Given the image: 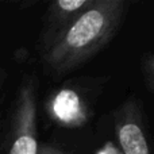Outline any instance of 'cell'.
<instances>
[{
    "mask_svg": "<svg viewBox=\"0 0 154 154\" xmlns=\"http://www.w3.org/2000/svg\"><path fill=\"white\" fill-rule=\"evenodd\" d=\"M38 149L37 82L32 77H26L16 96L8 154H38Z\"/></svg>",
    "mask_w": 154,
    "mask_h": 154,
    "instance_id": "2",
    "label": "cell"
},
{
    "mask_svg": "<svg viewBox=\"0 0 154 154\" xmlns=\"http://www.w3.org/2000/svg\"><path fill=\"white\" fill-rule=\"evenodd\" d=\"M126 0H93L92 4L42 53L46 69L65 75L103 50L123 24Z\"/></svg>",
    "mask_w": 154,
    "mask_h": 154,
    "instance_id": "1",
    "label": "cell"
},
{
    "mask_svg": "<svg viewBox=\"0 0 154 154\" xmlns=\"http://www.w3.org/2000/svg\"><path fill=\"white\" fill-rule=\"evenodd\" d=\"M38 154H65L61 149L58 147L50 146V145H45V146H41L38 149Z\"/></svg>",
    "mask_w": 154,
    "mask_h": 154,
    "instance_id": "7",
    "label": "cell"
},
{
    "mask_svg": "<svg viewBox=\"0 0 154 154\" xmlns=\"http://www.w3.org/2000/svg\"><path fill=\"white\" fill-rule=\"evenodd\" d=\"M141 70L146 89L150 93L154 91V56L153 53H145L141 60Z\"/></svg>",
    "mask_w": 154,
    "mask_h": 154,
    "instance_id": "6",
    "label": "cell"
},
{
    "mask_svg": "<svg viewBox=\"0 0 154 154\" xmlns=\"http://www.w3.org/2000/svg\"><path fill=\"white\" fill-rule=\"evenodd\" d=\"M93 0H57L50 3L41 35L42 53L92 4Z\"/></svg>",
    "mask_w": 154,
    "mask_h": 154,
    "instance_id": "4",
    "label": "cell"
},
{
    "mask_svg": "<svg viewBox=\"0 0 154 154\" xmlns=\"http://www.w3.org/2000/svg\"><path fill=\"white\" fill-rule=\"evenodd\" d=\"M4 79H5V73H4V70L0 68V92H2V85H3V82H4Z\"/></svg>",
    "mask_w": 154,
    "mask_h": 154,
    "instance_id": "8",
    "label": "cell"
},
{
    "mask_svg": "<svg viewBox=\"0 0 154 154\" xmlns=\"http://www.w3.org/2000/svg\"><path fill=\"white\" fill-rule=\"evenodd\" d=\"M48 114L56 123L64 127H80L89 119V109L76 91L58 89L49 97Z\"/></svg>",
    "mask_w": 154,
    "mask_h": 154,
    "instance_id": "5",
    "label": "cell"
},
{
    "mask_svg": "<svg viewBox=\"0 0 154 154\" xmlns=\"http://www.w3.org/2000/svg\"><path fill=\"white\" fill-rule=\"evenodd\" d=\"M112 119L123 154H150L143 112L137 96H128L114 111Z\"/></svg>",
    "mask_w": 154,
    "mask_h": 154,
    "instance_id": "3",
    "label": "cell"
}]
</instances>
